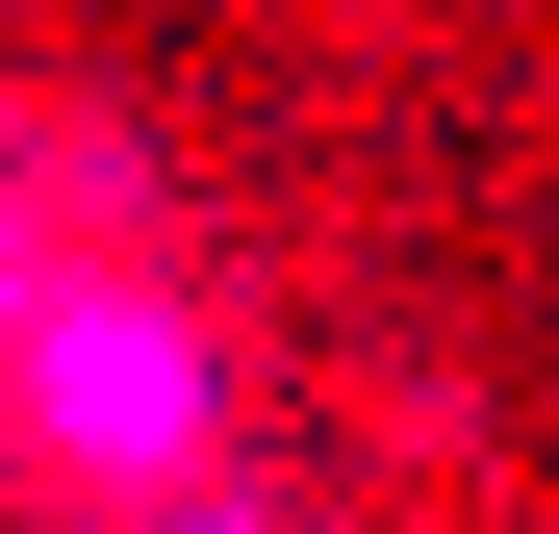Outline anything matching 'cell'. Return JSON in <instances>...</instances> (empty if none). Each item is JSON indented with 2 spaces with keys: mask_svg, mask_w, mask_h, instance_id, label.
Instances as JSON below:
<instances>
[{
  "mask_svg": "<svg viewBox=\"0 0 559 534\" xmlns=\"http://www.w3.org/2000/svg\"><path fill=\"white\" fill-rule=\"evenodd\" d=\"M0 407H26V459L51 484H103V509H204V459H229V356H204V306L178 281H0Z\"/></svg>",
  "mask_w": 559,
  "mask_h": 534,
  "instance_id": "obj_1",
  "label": "cell"
}]
</instances>
